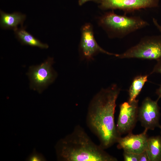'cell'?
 Segmentation results:
<instances>
[{
    "instance_id": "11",
    "label": "cell",
    "mask_w": 161,
    "mask_h": 161,
    "mask_svg": "<svg viewBox=\"0 0 161 161\" xmlns=\"http://www.w3.org/2000/svg\"><path fill=\"white\" fill-rule=\"evenodd\" d=\"M0 25L1 27L4 29H11L13 30L18 28L20 24L23 26L26 16L18 12L12 13H5L0 10Z\"/></svg>"
},
{
    "instance_id": "8",
    "label": "cell",
    "mask_w": 161,
    "mask_h": 161,
    "mask_svg": "<svg viewBox=\"0 0 161 161\" xmlns=\"http://www.w3.org/2000/svg\"><path fill=\"white\" fill-rule=\"evenodd\" d=\"M98 7L103 10L118 9L126 13L159 6V0H98Z\"/></svg>"
},
{
    "instance_id": "16",
    "label": "cell",
    "mask_w": 161,
    "mask_h": 161,
    "mask_svg": "<svg viewBox=\"0 0 161 161\" xmlns=\"http://www.w3.org/2000/svg\"><path fill=\"white\" fill-rule=\"evenodd\" d=\"M123 156L125 161H139L138 154L124 151Z\"/></svg>"
},
{
    "instance_id": "18",
    "label": "cell",
    "mask_w": 161,
    "mask_h": 161,
    "mask_svg": "<svg viewBox=\"0 0 161 161\" xmlns=\"http://www.w3.org/2000/svg\"><path fill=\"white\" fill-rule=\"evenodd\" d=\"M139 161H150L146 150L139 154Z\"/></svg>"
},
{
    "instance_id": "22",
    "label": "cell",
    "mask_w": 161,
    "mask_h": 161,
    "mask_svg": "<svg viewBox=\"0 0 161 161\" xmlns=\"http://www.w3.org/2000/svg\"></svg>"
},
{
    "instance_id": "14",
    "label": "cell",
    "mask_w": 161,
    "mask_h": 161,
    "mask_svg": "<svg viewBox=\"0 0 161 161\" xmlns=\"http://www.w3.org/2000/svg\"><path fill=\"white\" fill-rule=\"evenodd\" d=\"M148 76V75H139L134 78L129 90V101L136 99L145 84L147 81Z\"/></svg>"
},
{
    "instance_id": "13",
    "label": "cell",
    "mask_w": 161,
    "mask_h": 161,
    "mask_svg": "<svg viewBox=\"0 0 161 161\" xmlns=\"http://www.w3.org/2000/svg\"><path fill=\"white\" fill-rule=\"evenodd\" d=\"M146 151L150 161H161V136L148 138Z\"/></svg>"
},
{
    "instance_id": "3",
    "label": "cell",
    "mask_w": 161,
    "mask_h": 161,
    "mask_svg": "<svg viewBox=\"0 0 161 161\" xmlns=\"http://www.w3.org/2000/svg\"><path fill=\"white\" fill-rule=\"evenodd\" d=\"M98 23L111 38H123L149 25L140 17L117 15L113 10L100 16Z\"/></svg>"
},
{
    "instance_id": "9",
    "label": "cell",
    "mask_w": 161,
    "mask_h": 161,
    "mask_svg": "<svg viewBox=\"0 0 161 161\" xmlns=\"http://www.w3.org/2000/svg\"><path fill=\"white\" fill-rule=\"evenodd\" d=\"M159 99L154 101L147 97L139 108L138 119L145 129L154 130L157 127L161 128L159 123L160 109L158 104Z\"/></svg>"
},
{
    "instance_id": "5",
    "label": "cell",
    "mask_w": 161,
    "mask_h": 161,
    "mask_svg": "<svg viewBox=\"0 0 161 161\" xmlns=\"http://www.w3.org/2000/svg\"><path fill=\"white\" fill-rule=\"evenodd\" d=\"M54 63L53 58L48 57L40 64L29 67L27 75L30 89L41 93L53 82L57 76L52 67Z\"/></svg>"
},
{
    "instance_id": "4",
    "label": "cell",
    "mask_w": 161,
    "mask_h": 161,
    "mask_svg": "<svg viewBox=\"0 0 161 161\" xmlns=\"http://www.w3.org/2000/svg\"><path fill=\"white\" fill-rule=\"evenodd\" d=\"M117 57L157 61L161 58V35L144 37L136 45L118 54Z\"/></svg>"
},
{
    "instance_id": "6",
    "label": "cell",
    "mask_w": 161,
    "mask_h": 161,
    "mask_svg": "<svg viewBox=\"0 0 161 161\" xmlns=\"http://www.w3.org/2000/svg\"><path fill=\"white\" fill-rule=\"evenodd\" d=\"M138 100L125 102L120 105V112L116 125L120 136L131 133L138 119Z\"/></svg>"
},
{
    "instance_id": "1",
    "label": "cell",
    "mask_w": 161,
    "mask_h": 161,
    "mask_svg": "<svg viewBox=\"0 0 161 161\" xmlns=\"http://www.w3.org/2000/svg\"><path fill=\"white\" fill-rule=\"evenodd\" d=\"M120 91L116 84L102 89L92 98L88 108L87 126L104 149L117 143L121 137L117 132L114 121L116 102Z\"/></svg>"
},
{
    "instance_id": "20",
    "label": "cell",
    "mask_w": 161,
    "mask_h": 161,
    "mask_svg": "<svg viewBox=\"0 0 161 161\" xmlns=\"http://www.w3.org/2000/svg\"><path fill=\"white\" fill-rule=\"evenodd\" d=\"M153 22L154 25L161 33V25L158 24L157 20L155 18H153Z\"/></svg>"
},
{
    "instance_id": "12",
    "label": "cell",
    "mask_w": 161,
    "mask_h": 161,
    "mask_svg": "<svg viewBox=\"0 0 161 161\" xmlns=\"http://www.w3.org/2000/svg\"><path fill=\"white\" fill-rule=\"evenodd\" d=\"M25 28V27L21 26L19 28H18L14 30L16 37L22 44L37 47L42 49H46L49 47L47 44L41 42L27 31Z\"/></svg>"
},
{
    "instance_id": "19",
    "label": "cell",
    "mask_w": 161,
    "mask_h": 161,
    "mask_svg": "<svg viewBox=\"0 0 161 161\" xmlns=\"http://www.w3.org/2000/svg\"><path fill=\"white\" fill-rule=\"evenodd\" d=\"M89 1H92L97 4L99 2L98 0H78V4L79 6H81Z\"/></svg>"
},
{
    "instance_id": "15",
    "label": "cell",
    "mask_w": 161,
    "mask_h": 161,
    "mask_svg": "<svg viewBox=\"0 0 161 161\" xmlns=\"http://www.w3.org/2000/svg\"><path fill=\"white\" fill-rule=\"evenodd\" d=\"M27 161H46L44 156L41 153L36 151L34 149L32 152L29 156L26 159Z\"/></svg>"
},
{
    "instance_id": "17",
    "label": "cell",
    "mask_w": 161,
    "mask_h": 161,
    "mask_svg": "<svg viewBox=\"0 0 161 161\" xmlns=\"http://www.w3.org/2000/svg\"><path fill=\"white\" fill-rule=\"evenodd\" d=\"M157 62L155 66L151 73H154L161 74V58L157 60Z\"/></svg>"
},
{
    "instance_id": "7",
    "label": "cell",
    "mask_w": 161,
    "mask_h": 161,
    "mask_svg": "<svg viewBox=\"0 0 161 161\" xmlns=\"http://www.w3.org/2000/svg\"><path fill=\"white\" fill-rule=\"evenodd\" d=\"M79 51L81 58L87 61L92 60L94 56L100 52L116 57L118 54L109 52L100 47L95 39L92 25L89 23L81 28Z\"/></svg>"
},
{
    "instance_id": "2",
    "label": "cell",
    "mask_w": 161,
    "mask_h": 161,
    "mask_svg": "<svg viewBox=\"0 0 161 161\" xmlns=\"http://www.w3.org/2000/svg\"><path fill=\"white\" fill-rule=\"evenodd\" d=\"M55 148L58 161H117L100 145L95 143L80 125L76 126L71 133L59 140Z\"/></svg>"
},
{
    "instance_id": "10",
    "label": "cell",
    "mask_w": 161,
    "mask_h": 161,
    "mask_svg": "<svg viewBox=\"0 0 161 161\" xmlns=\"http://www.w3.org/2000/svg\"><path fill=\"white\" fill-rule=\"evenodd\" d=\"M148 130L145 129L142 133L134 134L129 133L124 137H120L118 139L117 148L124 151L139 154L146 150L148 139Z\"/></svg>"
},
{
    "instance_id": "21",
    "label": "cell",
    "mask_w": 161,
    "mask_h": 161,
    "mask_svg": "<svg viewBox=\"0 0 161 161\" xmlns=\"http://www.w3.org/2000/svg\"><path fill=\"white\" fill-rule=\"evenodd\" d=\"M156 93L158 95V98L160 99L161 97V84L159 88L156 90Z\"/></svg>"
}]
</instances>
